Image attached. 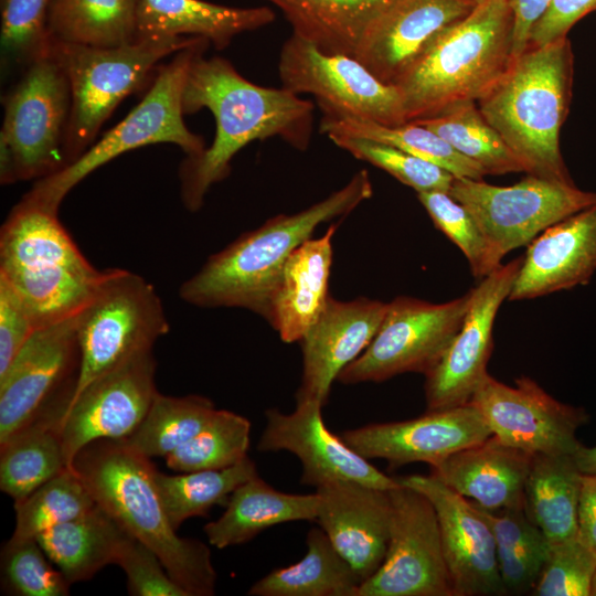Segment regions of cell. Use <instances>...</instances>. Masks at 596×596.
Wrapping results in <instances>:
<instances>
[{
    "instance_id": "obj_44",
    "label": "cell",
    "mask_w": 596,
    "mask_h": 596,
    "mask_svg": "<svg viewBox=\"0 0 596 596\" xmlns=\"http://www.w3.org/2000/svg\"><path fill=\"white\" fill-rule=\"evenodd\" d=\"M36 539H10L1 550L2 590L15 596H66L71 584Z\"/></svg>"
},
{
    "instance_id": "obj_54",
    "label": "cell",
    "mask_w": 596,
    "mask_h": 596,
    "mask_svg": "<svg viewBox=\"0 0 596 596\" xmlns=\"http://www.w3.org/2000/svg\"><path fill=\"white\" fill-rule=\"evenodd\" d=\"M589 596H596V571H595V574H594L593 579H592L590 595Z\"/></svg>"
},
{
    "instance_id": "obj_2",
    "label": "cell",
    "mask_w": 596,
    "mask_h": 596,
    "mask_svg": "<svg viewBox=\"0 0 596 596\" xmlns=\"http://www.w3.org/2000/svg\"><path fill=\"white\" fill-rule=\"evenodd\" d=\"M372 195L365 170L341 189L294 214H280L244 233L211 255L180 289V298L200 308H243L265 318L284 267L322 223L345 216Z\"/></svg>"
},
{
    "instance_id": "obj_21",
    "label": "cell",
    "mask_w": 596,
    "mask_h": 596,
    "mask_svg": "<svg viewBox=\"0 0 596 596\" xmlns=\"http://www.w3.org/2000/svg\"><path fill=\"white\" fill-rule=\"evenodd\" d=\"M491 435L483 416L470 402L427 411L407 421L368 424L340 434L364 458L386 460L392 468L411 462L434 466Z\"/></svg>"
},
{
    "instance_id": "obj_33",
    "label": "cell",
    "mask_w": 596,
    "mask_h": 596,
    "mask_svg": "<svg viewBox=\"0 0 596 596\" xmlns=\"http://www.w3.org/2000/svg\"><path fill=\"white\" fill-rule=\"evenodd\" d=\"M574 455H534L524 486V512L555 543L577 534L583 481Z\"/></svg>"
},
{
    "instance_id": "obj_22",
    "label": "cell",
    "mask_w": 596,
    "mask_h": 596,
    "mask_svg": "<svg viewBox=\"0 0 596 596\" xmlns=\"http://www.w3.org/2000/svg\"><path fill=\"white\" fill-rule=\"evenodd\" d=\"M476 6L473 0H387L354 57L381 82L394 85L438 33Z\"/></svg>"
},
{
    "instance_id": "obj_42",
    "label": "cell",
    "mask_w": 596,
    "mask_h": 596,
    "mask_svg": "<svg viewBox=\"0 0 596 596\" xmlns=\"http://www.w3.org/2000/svg\"><path fill=\"white\" fill-rule=\"evenodd\" d=\"M95 505L81 477L68 468L23 500L14 502L15 525L11 539H36L46 530L75 519Z\"/></svg>"
},
{
    "instance_id": "obj_23",
    "label": "cell",
    "mask_w": 596,
    "mask_h": 596,
    "mask_svg": "<svg viewBox=\"0 0 596 596\" xmlns=\"http://www.w3.org/2000/svg\"><path fill=\"white\" fill-rule=\"evenodd\" d=\"M387 304L359 297L340 301L329 296L318 319L301 339L302 375L296 401L326 405L341 371L371 343Z\"/></svg>"
},
{
    "instance_id": "obj_20",
    "label": "cell",
    "mask_w": 596,
    "mask_h": 596,
    "mask_svg": "<svg viewBox=\"0 0 596 596\" xmlns=\"http://www.w3.org/2000/svg\"><path fill=\"white\" fill-rule=\"evenodd\" d=\"M433 504L454 596L504 595L493 532L475 503L432 473L396 477Z\"/></svg>"
},
{
    "instance_id": "obj_13",
    "label": "cell",
    "mask_w": 596,
    "mask_h": 596,
    "mask_svg": "<svg viewBox=\"0 0 596 596\" xmlns=\"http://www.w3.org/2000/svg\"><path fill=\"white\" fill-rule=\"evenodd\" d=\"M278 74L285 89L312 95L323 117L407 123L394 85L381 82L355 57L323 53L295 34L280 49Z\"/></svg>"
},
{
    "instance_id": "obj_3",
    "label": "cell",
    "mask_w": 596,
    "mask_h": 596,
    "mask_svg": "<svg viewBox=\"0 0 596 596\" xmlns=\"http://www.w3.org/2000/svg\"><path fill=\"white\" fill-rule=\"evenodd\" d=\"M72 468L96 504L150 547L189 596L215 594L217 575L210 547L177 534L161 503L150 458L120 440L98 439L78 451Z\"/></svg>"
},
{
    "instance_id": "obj_6",
    "label": "cell",
    "mask_w": 596,
    "mask_h": 596,
    "mask_svg": "<svg viewBox=\"0 0 596 596\" xmlns=\"http://www.w3.org/2000/svg\"><path fill=\"white\" fill-rule=\"evenodd\" d=\"M104 270L83 255L58 212L21 199L0 231V279L38 328L76 316L93 298Z\"/></svg>"
},
{
    "instance_id": "obj_38",
    "label": "cell",
    "mask_w": 596,
    "mask_h": 596,
    "mask_svg": "<svg viewBox=\"0 0 596 596\" xmlns=\"http://www.w3.org/2000/svg\"><path fill=\"white\" fill-rule=\"evenodd\" d=\"M478 164L485 175L525 172L522 161L485 119L476 102L455 105L432 118L416 120Z\"/></svg>"
},
{
    "instance_id": "obj_15",
    "label": "cell",
    "mask_w": 596,
    "mask_h": 596,
    "mask_svg": "<svg viewBox=\"0 0 596 596\" xmlns=\"http://www.w3.org/2000/svg\"><path fill=\"white\" fill-rule=\"evenodd\" d=\"M514 382L487 374L470 400L492 435L532 456L575 455L582 446L576 433L588 421L584 408L555 400L530 377Z\"/></svg>"
},
{
    "instance_id": "obj_48",
    "label": "cell",
    "mask_w": 596,
    "mask_h": 596,
    "mask_svg": "<svg viewBox=\"0 0 596 596\" xmlns=\"http://www.w3.org/2000/svg\"><path fill=\"white\" fill-rule=\"evenodd\" d=\"M117 565L125 572L129 595L189 596L170 576L159 556L132 536L126 542Z\"/></svg>"
},
{
    "instance_id": "obj_30",
    "label": "cell",
    "mask_w": 596,
    "mask_h": 596,
    "mask_svg": "<svg viewBox=\"0 0 596 596\" xmlns=\"http://www.w3.org/2000/svg\"><path fill=\"white\" fill-rule=\"evenodd\" d=\"M73 394L74 390L63 395L0 444V488L14 502L68 469L62 440V417Z\"/></svg>"
},
{
    "instance_id": "obj_43",
    "label": "cell",
    "mask_w": 596,
    "mask_h": 596,
    "mask_svg": "<svg viewBox=\"0 0 596 596\" xmlns=\"http://www.w3.org/2000/svg\"><path fill=\"white\" fill-rule=\"evenodd\" d=\"M53 0H0L2 83L13 82L50 43L49 12Z\"/></svg>"
},
{
    "instance_id": "obj_1",
    "label": "cell",
    "mask_w": 596,
    "mask_h": 596,
    "mask_svg": "<svg viewBox=\"0 0 596 596\" xmlns=\"http://www.w3.org/2000/svg\"><path fill=\"white\" fill-rule=\"evenodd\" d=\"M193 60L182 93L184 115L209 109L215 136L209 148L185 157L179 168L180 194L190 212L201 209L210 189L231 172L236 153L255 140L279 137L290 146L308 147L313 104L288 89L257 85L220 56Z\"/></svg>"
},
{
    "instance_id": "obj_29",
    "label": "cell",
    "mask_w": 596,
    "mask_h": 596,
    "mask_svg": "<svg viewBox=\"0 0 596 596\" xmlns=\"http://www.w3.org/2000/svg\"><path fill=\"white\" fill-rule=\"evenodd\" d=\"M319 498L276 490L258 473L240 485L230 496L225 511L203 531L217 549L246 543L260 532L295 521H316Z\"/></svg>"
},
{
    "instance_id": "obj_46",
    "label": "cell",
    "mask_w": 596,
    "mask_h": 596,
    "mask_svg": "<svg viewBox=\"0 0 596 596\" xmlns=\"http://www.w3.org/2000/svg\"><path fill=\"white\" fill-rule=\"evenodd\" d=\"M417 198L436 227L464 253L475 277L483 278L500 266L476 220L448 192H422Z\"/></svg>"
},
{
    "instance_id": "obj_34",
    "label": "cell",
    "mask_w": 596,
    "mask_h": 596,
    "mask_svg": "<svg viewBox=\"0 0 596 596\" xmlns=\"http://www.w3.org/2000/svg\"><path fill=\"white\" fill-rule=\"evenodd\" d=\"M281 10L292 34L327 54L354 57L372 20L387 0H266Z\"/></svg>"
},
{
    "instance_id": "obj_18",
    "label": "cell",
    "mask_w": 596,
    "mask_h": 596,
    "mask_svg": "<svg viewBox=\"0 0 596 596\" xmlns=\"http://www.w3.org/2000/svg\"><path fill=\"white\" fill-rule=\"evenodd\" d=\"M522 259L523 256L501 264L471 289V301L459 331L440 360L425 374L427 411L469 403L488 374L494 319L509 297Z\"/></svg>"
},
{
    "instance_id": "obj_53",
    "label": "cell",
    "mask_w": 596,
    "mask_h": 596,
    "mask_svg": "<svg viewBox=\"0 0 596 596\" xmlns=\"http://www.w3.org/2000/svg\"><path fill=\"white\" fill-rule=\"evenodd\" d=\"M576 464L583 473H596V446H581L574 455Z\"/></svg>"
},
{
    "instance_id": "obj_31",
    "label": "cell",
    "mask_w": 596,
    "mask_h": 596,
    "mask_svg": "<svg viewBox=\"0 0 596 596\" xmlns=\"http://www.w3.org/2000/svg\"><path fill=\"white\" fill-rule=\"evenodd\" d=\"M130 538L96 504L88 512L46 530L36 540L72 585L91 579L107 565H117Z\"/></svg>"
},
{
    "instance_id": "obj_45",
    "label": "cell",
    "mask_w": 596,
    "mask_h": 596,
    "mask_svg": "<svg viewBox=\"0 0 596 596\" xmlns=\"http://www.w3.org/2000/svg\"><path fill=\"white\" fill-rule=\"evenodd\" d=\"M330 140L356 159L384 170L417 193L449 192L455 180V175L445 169L384 142L345 136H336Z\"/></svg>"
},
{
    "instance_id": "obj_24",
    "label": "cell",
    "mask_w": 596,
    "mask_h": 596,
    "mask_svg": "<svg viewBox=\"0 0 596 596\" xmlns=\"http://www.w3.org/2000/svg\"><path fill=\"white\" fill-rule=\"evenodd\" d=\"M316 492L319 504L315 522L363 583L377 571L386 554L392 518L389 490L338 480Z\"/></svg>"
},
{
    "instance_id": "obj_28",
    "label": "cell",
    "mask_w": 596,
    "mask_h": 596,
    "mask_svg": "<svg viewBox=\"0 0 596 596\" xmlns=\"http://www.w3.org/2000/svg\"><path fill=\"white\" fill-rule=\"evenodd\" d=\"M274 19L268 7L238 8L204 0H139L136 40L196 36L223 50L236 35L263 28Z\"/></svg>"
},
{
    "instance_id": "obj_26",
    "label": "cell",
    "mask_w": 596,
    "mask_h": 596,
    "mask_svg": "<svg viewBox=\"0 0 596 596\" xmlns=\"http://www.w3.org/2000/svg\"><path fill=\"white\" fill-rule=\"evenodd\" d=\"M532 458L491 435L430 466V473L486 510L519 509Z\"/></svg>"
},
{
    "instance_id": "obj_14",
    "label": "cell",
    "mask_w": 596,
    "mask_h": 596,
    "mask_svg": "<svg viewBox=\"0 0 596 596\" xmlns=\"http://www.w3.org/2000/svg\"><path fill=\"white\" fill-rule=\"evenodd\" d=\"M389 493L392 518L386 554L360 585L358 596H454L432 502L404 485Z\"/></svg>"
},
{
    "instance_id": "obj_32",
    "label": "cell",
    "mask_w": 596,
    "mask_h": 596,
    "mask_svg": "<svg viewBox=\"0 0 596 596\" xmlns=\"http://www.w3.org/2000/svg\"><path fill=\"white\" fill-rule=\"evenodd\" d=\"M298 562L278 567L254 583L252 596H358L360 576L318 525L306 536Z\"/></svg>"
},
{
    "instance_id": "obj_10",
    "label": "cell",
    "mask_w": 596,
    "mask_h": 596,
    "mask_svg": "<svg viewBox=\"0 0 596 596\" xmlns=\"http://www.w3.org/2000/svg\"><path fill=\"white\" fill-rule=\"evenodd\" d=\"M81 364L74 394L134 355L153 349L169 331L162 301L140 275L104 269L89 302L76 315Z\"/></svg>"
},
{
    "instance_id": "obj_47",
    "label": "cell",
    "mask_w": 596,
    "mask_h": 596,
    "mask_svg": "<svg viewBox=\"0 0 596 596\" xmlns=\"http://www.w3.org/2000/svg\"><path fill=\"white\" fill-rule=\"evenodd\" d=\"M596 571V555L576 534L551 543V550L539 581L535 596H589Z\"/></svg>"
},
{
    "instance_id": "obj_52",
    "label": "cell",
    "mask_w": 596,
    "mask_h": 596,
    "mask_svg": "<svg viewBox=\"0 0 596 596\" xmlns=\"http://www.w3.org/2000/svg\"><path fill=\"white\" fill-rule=\"evenodd\" d=\"M577 535L596 555V473L583 475Z\"/></svg>"
},
{
    "instance_id": "obj_4",
    "label": "cell",
    "mask_w": 596,
    "mask_h": 596,
    "mask_svg": "<svg viewBox=\"0 0 596 596\" xmlns=\"http://www.w3.org/2000/svg\"><path fill=\"white\" fill-rule=\"evenodd\" d=\"M514 60L510 0H486L438 33L397 78L406 121L478 102Z\"/></svg>"
},
{
    "instance_id": "obj_55",
    "label": "cell",
    "mask_w": 596,
    "mask_h": 596,
    "mask_svg": "<svg viewBox=\"0 0 596 596\" xmlns=\"http://www.w3.org/2000/svg\"><path fill=\"white\" fill-rule=\"evenodd\" d=\"M473 1L476 2V4H479V3H481V2H483L486 0H473Z\"/></svg>"
},
{
    "instance_id": "obj_16",
    "label": "cell",
    "mask_w": 596,
    "mask_h": 596,
    "mask_svg": "<svg viewBox=\"0 0 596 596\" xmlns=\"http://www.w3.org/2000/svg\"><path fill=\"white\" fill-rule=\"evenodd\" d=\"M76 316L39 328L0 375V444L75 390Z\"/></svg>"
},
{
    "instance_id": "obj_41",
    "label": "cell",
    "mask_w": 596,
    "mask_h": 596,
    "mask_svg": "<svg viewBox=\"0 0 596 596\" xmlns=\"http://www.w3.org/2000/svg\"><path fill=\"white\" fill-rule=\"evenodd\" d=\"M249 434L246 417L216 408L192 438L166 456L167 466L180 472L232 467L247 457Z\"/></svg>"
},
{
    "instance_id": "obj_37",
    "label": "cell",
    "mask_w": 596,
    "mask_h": 596,
    "mask_svg": "<svg viewBox=\"0 0 596 596\" xmlns=\"http://www.w3.org/2000/svg\"><path fill=\"white\" fill-rule=\"evenodd\" d=\"M320 129L329 139L336 136H345L394 146L445 169L455 178L482 180L485 175L478 164L455 150L435 131L415 121L386 126L356 118L322 116Z\"/></svg>"
},
{
    "instance_id": "obj_8",
    "label": "cell",
    "mask_w": 596,
    "mask_h": 596,
    "mask_svg": "<svg viewBox=\"0 0 596 596\" xmlns=\"http://www.w3.org/2000/svg\"><path fill=\"white\" fill-rule=\"evenodd\" d=\"M200 39L149 38L102 47L50 38V47L66 74L72 95L64 141L66 166L95 142L102 126L127 96L150 85L163 58Z\"/></svg>"
},
{
    "instance_id": "obj_17",
    "label": "cell",
    "mask_w": 596,
    "mask_h": 596,
    "mask_svg": "<svg viewBox=\"0 0 596 596\" xmlns=\"http://www.w3.org/2000/svg\"><path fill=\"white\" fill-rule=\"evenodd\" d=\"M152 350L134 355L72 396L62 417L68 468L78 451L98 439L121 440L146 416L156 394Z\"/></svg>"
},
{
    "instance_id": "obj_40",
    "label": "cell",
    "mask_w": 596,
    "mask_h": 596,
    "mask_svg": "<svg viewBox=\"0 0 596 596\" xmlns=\"http://www.w3.org/2000/svg\"><path fill=\"white\" fill-rule=\"evenodd\" d=\"M215 409L205 396H169L158 392L138 427L120 441L148 458L166 457L192 438Z\"/></svg>"
},
{
    "instance_id": "obj_19",
    "label": "cell",
    "mask_w": 596,
    "mask_h": 596,
    "mask_svg": "<svg viewBox=\"0 0 596 596\" xmlns=\"http://www.w3.org/2000/svg\"><path fill=\"white\" fill-rule=\"evenodd\" d=\"M324 405L315 400L296 401L291 413L265 412L266 425L257 443L262 453L289 451L301 462L300 482L316 489L338 480H351L391 490L401 483L380 471L327 427Z\"/></svg>"
},
{
    "instance_id": "obj_36",
    "label": "cell",
    "mask_w": 596,
    "mask_h": 596,
    "mask_svg": "<svg viewBox=\"0 0 596 596\" xmlns=\"http://www.w3.org/2000/svg\"><path fill=\"white\" fill-rule=\"evenodd\" d=\"M475 505L493 532L505 594L532 593L549 557L551 542L529 520L524 508L490 511Z\"/></svg>"
},
{
    "instance_id": "obj_11",
    "label": "cell",
    "mask_w": 596,
    "mask_h": 596,
    "mask_svg": "<svg viewBox=\"0 0 596 596\" xmlns=\"http://www.w3.org/2000/svg\"><path fill=\"white\" fill-rule=\"evenodd\" d=\"M448 193L476 220L499 265L510 251L530 244L549 226L596 203V193L573 182L529 173L508 187L455 178Z\"/></svg>"
},
{
    "instance_id": "obj_27",
    "label": "cell",
    "mask_w": 596,
    "mask_h": 596,
    "mask_svg": "<svg viewBox=\"0 0 596 596\" xmlns=\"http://www.w3.org/2000/svg\"><path fill=\"white\" fill-rule=\"evenodd\" d=\"M337 227L305 241L284 267L265 319L286 343L300 342L326 306Z\"/></svg>"
},
{
    "instance_id": "obj_25",
    "label": "cell",
    "mask_w": 596,
    "mask_h": 596,
    "mask_svg": "<svg viewBox=\"0 0 596 596\" xmlns=\"http://www.w3.org/2000/svg\"><path fill=\"white\" fill-rule=\"evenodd\" d=\"M596 270V203L549 226L523 256L509 300L585 285Z\"/></svg>"
},
{
    "instance_id": "obj_12",
    "label": "cell",
    "mask_w": 596,
    "mask_h": 596,
    "mask_svg": "<svg viewBox=\"0 0 596 596\" xmlns=\"http://www.w3.org/2000/svg\"><path fill=\"white\" fill-rule=\"evenodd\" d=\"M472 290L443 304L413 297L387 302L382 323L368 348L339 374L342 384L383 382L395 375L429 372L459 331Z\"/></svg>"
},
{
    "instance_id": "obj_50",
    "label": "cell",
    "mask_w": 596,
    "mask_h": 596,
    "mask_svg": "<svg viewBox=\"0 0 596 596\" xmlns=\"http://www.w3.org/2000/svg\"><path fill=\"white\" fill-rule=\"evenodd\" d=\"M595 10L596 0H551L531 31L528 47L543 46L566 36L579 19Z\"/></svg>"
},
{
    "instance_id": "obj_9",
    "label": "cell",
    "mask_w": 596,
    "mask_h": 596,
    "mask_svg": "<svg viewBox=\"0 0 596 596\" xmlns=\"http://www.w3.org/2000/svg\"><path fill=\"white\" fill-rule=\"evenodd\" d=\"M0 181H38L65 166L64 141L72 95L66 74L47 51L31 63L1 96Z\"/></svg>"
},
{
    "instance_id": "obj_39",
    "label": "cell",
    "mask_w": 596,
    "mask_h": 596,
    "mask_svg": "<svg viewBox=\"0 0 596 596\" xmlns=\"http://www.w3.org/2000/svg\"><path fill=\"white\" fill-rule=\"evenodd\" d=\"M255 475V462L247 456L238 464L219 470L175 476L157 470L155 481L163 509L178 531L187 519L205 517L214 505H225L232 492Z\"/></svg>"
},
{
    "instance_id": "obj_5",
    "label": "cell",
    "mask_w": 596,
    "mask_h": 596,
    "mask_svg": "<svg viewBox=\"0 0 596 596\" xmlns=\"http://www.w3.org/2000/svg\"><path fill=\"white\" fill-rule=\"evenodd\" d=\"M573 85V52L566 36L528 47L480 100L485 119L522 161L525 172L573 182L560 150Z\"/></svg>"
},
{
    "instance_id": "obj_7",
    "label": "cell",
    "mask_w": 596,
    "mask_h": 596,
    "mask_svg": "<svg viewBox=\"0 0 596 596\" xmlns=\"http://www.w3.org/2000/svg\"><path fill=\"white\" fill-rule=\"evenodd\" d=\"M210 44L207 40L200 39L173 54L167 63H161L140 103L120 123L75 161L35 181L22 198L58 212L73 188L125 152L155 143H173L185 157L203 152L206 148L203 137L192 132L183 120L182 93L194 57Z\"/></svg>"
},
{
    "instance_id": "obj_51",
    "label": "cell",
    "mask_w": 596,
    "mask_h": 596,
    "mask_svg": "<svg viewBox=\"0 0 596 596\" xmlns=\"http://www.w3.org/2000/svg\"><path fill=\"white\" fill-rule=\"evenodd\" d=\"M551 0H510L513 11V54L521 55L529 45L531 31L547 10Z\"/></svg>"
},
{
    "instance_id": "obj_35",
    "label": "cell",
    "mask_w": 596,
    "mask_h": 596,
    "mask_svg": "<svg viewBox=\"0 0 596 596\" xmlns=\"http://www.w3.org/2000/svg\"><path fill=\"white\" fill-rule=\"evenodd\" d=\"M139 0H53L47 20L51 39L111 47L137 38Z\"/></svg>"
},
{
    "instance_id": "obj_49",
    "label": "cell",
    "mask_w": 596,
    "mask_h": 596,
    "mask_svg": "<svg viewBox=\"0 0 596 596\" xmlns=\"http://www.w3.org/2000/svg\"><path fill=\"white\" fill-rule=\"evenodd\" d=\"M38 329L23 301L0 279V375Z\"/></svg>"
}]
</instances>
